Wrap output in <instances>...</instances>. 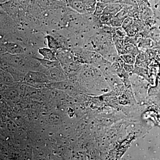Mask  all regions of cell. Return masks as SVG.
<instances>
[{
    "mask_svg": "<svg viewBox=\"0 0 160 160\" xmlns=\"http://www.w3.org/2000/svg\"><path fill=\"white\" fill-rule=\"evenodd\" d=\"M51 82L44 72L37 71H29L25 75L23 82L34 86H43Z\"/></svg>",
    "mask_w": 160,
    "mask_h": 160,
    "instance_id": "6da1fadb",
    "label": "cell"
},
{
    "mask_svg": "<svg viewBox=\"0 0 160 160\" xmlns=\"http://www.w3.org/2000/svg\"><path fill=\"white\" fill-rule=\"evenodd\" d=\"M1 50L2 53L12 54H21L25 52L24 48L20 44L9 42H5L1 44Z\"/></svg>",
    "mask_w": 160,
    "mask_h": 160,
    "instance_id": "7a4b0ae2",
    "label": "cell"
},
{
    "mask_svg": "<svg viewBox=\"0 0 160 160\" xmlns=\"http://www.w3.org/2000/svg\"><path fill=\"white\" fill-rule=\"evenodd\" d=\"M38 52L42 56L43 59L49 61H55L58 60L57 58L56 52L50 48H41L38 49Z\"/></svg>",
    "mask_w": 160,
    "mask_h": 160,
    "instance_id": "3957f363",
    "label": "cell"
},
{
    "mask_svg": "<svg viewBox=\"0 0 160 160\" xmlns=\"http://www.w3.org/2000/svg\"><path fill=\"white\" fill-rule=\"evenodd\" d=\"M70 6L78 12L85 13L86 11L87 6L83 0H70Z\"/></svg>",
    "mask_w": 160,
    "mask_h": 160,
    "instance_id": "277c9868",
    "label": "cell"
},
{
    "mask_svg": "<svg viewBox=\"0 0 160 160\" xmlns=\"http://www.w3.org/2000/svg\"><path fill=\"white\" fill-rule=\"evenodd\" d=\"M1 83L8 86L13 85L16 82L14 78L9 72L2 69L1 70Z\"/></svg>",
    "mask_w": 160,
    "mask_h": 160,
    "instance_id": "5b68a950",
    "label": "cell"
},
{
    "mask_svg": "<svg viewBox=\"0 0 160 160\" xmlns=\"http://www.w3.org/2000/svg\"><path fill=\"white\" fill-rule=\"evenodd\" d=\"M47 39L48 41V46L49 48L52 49L54 52H57L58 49V45L57 42L55 39L54 38L50 36H47Z\"/></svg>",
    "mask_w": 160,
    "mask_h": 160,
    "instance_id": "8992f818",
    "label": "cell"
}]
</instances>
